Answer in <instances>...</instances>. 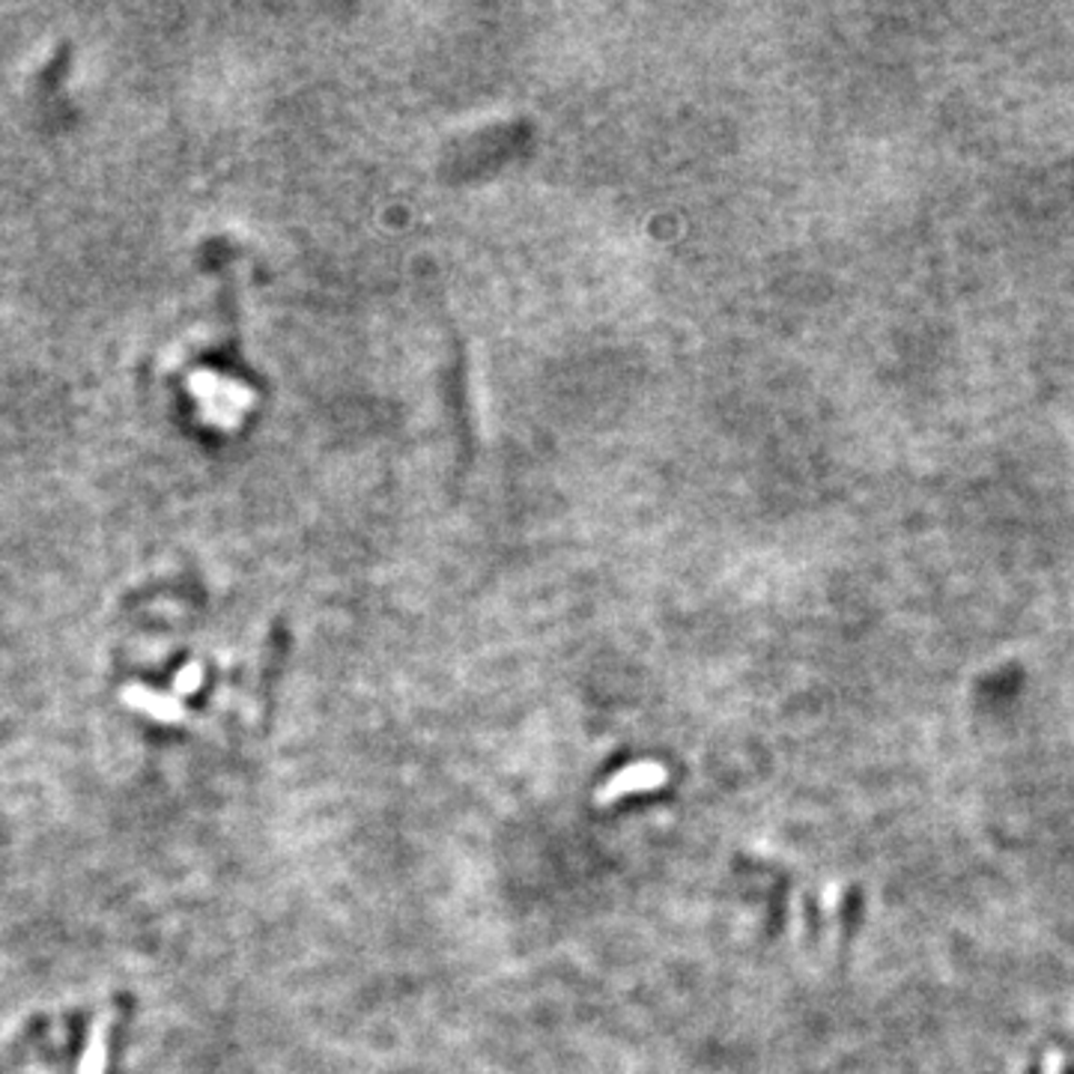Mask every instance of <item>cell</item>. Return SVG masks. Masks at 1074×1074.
I'll return each instance as SVG.
<instances>
[{
	"label": "cell",
	"instance_id": "2",
	"mask_svg": "<svg viewBox=\"0 0 1074 1074\" xmlns=\"http://www.w3.org/2000/svg\"><path fill=\"white\" fill-rule=\"evenodd\" d=\"M108 1015L93 1021L90 1027V1038H87V1051L81 1056V1065H78V1074H106V1063H108Z\"/></svg>",
	"mask_w": 1074,
	"mask_h": 1074
},
{
	"label": "cell",
	"instance_id": "3",
	"mask_svg": "<svg viewBox=\"0 0 1074 1074\" xmlns=\"http://www.w3.org/2000/svg\"><path fill=\"white\" fill-rule=\"evenodd\" d=\"M203 681V669L200 663H189V666L180 669V675L173 677V693L177 695H191Z\"/></svg>",
	"mask_w": 1074,
	"mask_h": 1074
},
{
	"label": "cell",
	"instance_id": "1",
	"mask_svg": "<svg viewBox=\"0 0 1074 1074\" xmlns=\"http://www.w3.org/2000/svg\"><path fill=\"white\" fill-rule=\"evenodd\" d=\"M123 702L129 707H134V711H147L159 723H180L182 716H185L180 699L155 693V690H147V686H126Z\"/></svg>",
	"mask_w": 1074,
	"mask_h": 1074
}]
</instances>
